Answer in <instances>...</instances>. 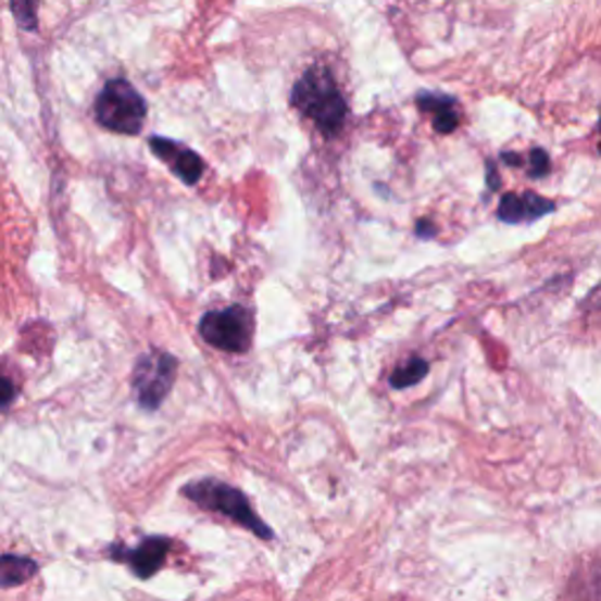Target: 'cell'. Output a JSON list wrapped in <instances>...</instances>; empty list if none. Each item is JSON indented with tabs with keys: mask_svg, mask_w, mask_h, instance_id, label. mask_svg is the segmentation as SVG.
Returning <instances> with one entry per match:
<instances>
[{
	"mask_svg": "<svg viewBox=\"0 0 601 601\" xmlns=\"http://www.w3.org/2000/svg\"><path fill=\"white\" fill-rule=\"evenodd\" d=\"M291 104L305 118H311L325 137H334L343 127L348 113L339 85L325 66H311L303 73L295 85V92H291Z\"/></svg>",
	"mask_w": 601,
	"mask_h": 601,
	"instance_id": "obj_1",
	"label": "cell"
},
{
	"mask_svg": "<svg viewBox=\"0 0 601 601\" xmlns=\"http://www.w3.org/2000/svg\"><path fill=\"white\" fill-rule=\"evenodd\" d=\"M181 493L186 498H190L193 503H198L202 510L222 512V515L245 526V529L256 534L259 538H266V540L273 538L271 526L256 515L252 503H249V498L240 489L230 487V484H226V481H218L212 477L198 479V481L186 484Z\"/></svg>",
	"mask_w": 601,
	"mask_h": 601,
	"instance_id": "obj_2",
	"label": "cell"
},
{
	"mask_svg": "<svg viewBox=\"0 0 601 601\" xmlns=\"http://www.w3.org/2000/svg\"><path fill=\"white\" fill-rule=\"evenodd\" d=\"M95 113L99 125L118 135H139L146 121V101L127 80H109L99 92Z\"/></svg>",
	"mask_w": 601,
	"mask_h": 601,
	"instance_id": "obj_3",
	"label": "cell"
},
{
	"mask_svg": "<svg viewBox=\"0 0 601 601\" xmlns=\"http://www.w3.org/2000/svg\"><path fill=\"white\" fill-rule=\"evenodd\" d=\"M174 376H177V358L167 353L141 355L135 374H132V388H135L137 402L149 412H155L170 395Z\"/></svg>",
	"mask_w": 601,
	"mask_h": 601,
	"instance_id": "obj_4",
	"label": "cell"
},
{
	"mask_svg": "<svg viewBox=\"0 0 601 601\" xmlns=\"http://www.w3.org/2000/svg\"><path fill=\"white\" fill-rule=\"evenodd\" d=\"M200 334L210 346L226 353H245L252 343V315L242 305L212 311L200 320Z\"/></svg>",
	"mask_w": 601,
	"mask_h": 601,
	"instance_id": "obj_5",
	"label": "cell"
},
{
	"mask_svg": "<svg viewBox=\"0 0 601 601\" xmlns=\"http://www.w3.org/2000/svg\"><path fill=\"white\" fill-rule=\"evenodd\" d=\"M172 548V542L163 536H153V538H146L139 542V548L135 550H123V548H113L111 554L115 556V560H125L129 564V568L135 571V574L146 580L155 576L160 568H163L165 560H167V552Z\"/></svg>",
	"mask_w": 601,
	"mask_h": 601,
	"instance_id": "obj_6",
	"label": "cell"
},
{
	"mask_svg": "<svg viewBox=\"0 0 601 601\" xmlns=\"http://www.w3.org/2000/svg\"><path fill=\"white\" fill-rule=\"evenodd\" d=\"M149 146L165 165H170L174 170V174H177L184 184H190V186L198 184V179L204 172V163L196 151H190V149H186V146L172 141V139H163V137H153L149 141Z\"/></svg>",
	"mask_w": 601,
	"mask_h": 601,
	"instance_id": "obj_7",
	"label": "cell"
},
{
	"mask_svg": "<svg viewBox=\"0 0 601 601\" xmlns=\"http://www.w3.org/2000/svg\"><path fill=\"white\" fill-rule=\"evenodd\" d=\"M554 208H556L554 202L540 198L536 193H524V196L510 193L501 200L498 216L508 224H524V222H536V218L554 212Z\"/></svg>",
	"mask_w": 601,
	"mask_h": 601,
	"instance_id": "obj_8",
	"label": "cell"
},
{
	"mask_svg": "<svg viewBox=\"0 0 601 601\" xmlns=\"http://www.w3.org/2000/svg\"><path fill=\"white\" fill-rule=\"evenodd\" d=\"M416 104L421 111H430L435 113L433 125L439 132V135H449V132L456 129L459 125V115L453 111V101L451 97H442V95H433V92H421L416 97Z\"/></svg>",
	"mask_w": 601,
	"mask_h": 601,
	"instance_id": "obj_9",
	"label": "cell"
},
{
	"mask_svg": "<svg viewBox=\"0 0 601 601\" xmlns=\"http://www.w3.org/2000/svg\"><path fill=\"white\" fill-rule=\"evenodd\" d=\"M36 562L28 556H0V588H14L36 576Z\"/></svg>",
	"mask_w": 601,
	"mask_h": 601,
	"instance_id": "obj_10",
	"label": "cell"
},
{
	"mask_svg": "<svg viewBox=\"0 0 601 601\" xmlns=\"http://www.w3.org/2000/svg\"><path fill=\"white\" fill-rule=\"evenodd\" d=\"M428 362L421 360V358H412L404 366H400V370H395V374L390 376V386L398 388V390H404L409 386H416L418 380H423L425 376H428Z\"/></svg>",
	"mask_w": 601,
	"mask_h": 601,
	"instance_id": "obj_11",
	"label": "cell"
},
{
	"mask_svg": "<svg viewBox=\"0 0 601 601\" xmlns=\"http://www.w3.org/2000/svg\"><path fill=\"white\" fill-rule=\"evenodd\" d=\"M14 20L24 32H36L38 26V0H10Z\"/></svg>",
	"mask_w": 601,
	"mask_h": 601,
	"instance_id": "obj_12",
	"label": "cell"
},
{
	"mask_svg": "<svg viewBox=\"0 0 601 601\" xmlns=\"http://www.w3.org/2000/svg\"><path fill=\"white\" fill-rule=\"evenodd\" d=\"M529 165H531V174L534 177H542V174H548L550 170V160L546 155V151H540V149H534L531 151V160H529Z\"/></svg>",
	"mask_w": 601,
	"mask_h": 601,
	"instance_id": "obj_13",
	"label": "cell"
},
{
	"mask_svg": "<svg viewBox=\"0 0 601 601\" xmlns=\"http://www.w3.org/2000/svg\"><path fill=\"white\" fill-rule=\"evenodd\" d=\"M14 398V386H12V380L8 376L0 374V406H5L10 404Z\"/></svg>",
	"mask_w": 601,
	"mask_h": 601,
	"instance_id": "obj_14",
	"label": "cell"
},
{
	"mask_svg": "<svg viewBox=\"0 0 601 601\" xmlns=\"http://www.w3.org/2000/svg\"><path fill=\"white\" fill-rule=\"evenodd\" d=\"M418 233H421V238H433V233H435V228H430L428 224H425V222H421V224H418Z\"/></svg>",
	"mask_w": 601,
	"mask_h": 601,
	"instance_id": "obj_15",
	"label": "cell"
}]
</instances>
